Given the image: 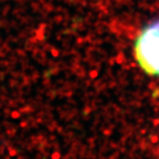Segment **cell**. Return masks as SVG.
Returning <instances> with one entry per match:
<instances>
[{"label":"cell","mask_w":159,"mask_h":159,"mask_svg":"<svg viewBox=\"0 0 159 159\" xmlns=\"http://www.w3.org/2000/svg\"><path fill=\"white\" fill-rule=\"evenodd\" d=\"M134 52L147 74L159 76V20L141 30L134 44Z\"/></svg>","instance_id":"cell-1"}]
</instances>
